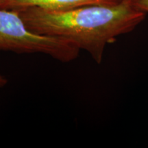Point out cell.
Wrapping results in <instances>:
<instances>
[{"label":"cell","mask_w":148,"mask_h":148,"mask_svg":"<svg viewBox=\"0 0 148 148\" xmlns=\"http://www.w3.org/2000/svg\"><path fill=\"white\" fill-rule=\"evenodd\" d=\"M133 6L141 12H148V0H130Z\"/></svg>","instance_id":"cell-4"},{"label":"cell","mask_w":148,"mask_h":148,"mask_svg":"<svg viewBox=\"0 0 148 148\" xmlns=\"http://www.w3.org/2000/svg\"><path fill=\"white\" fill-rule=\"evenodd\" d=\"M27 27L38 34L64 38L101 63L107 44L132 32L146 13L130 0L115 4L87 5L66 10L27 8L17 10Z\"/></svg>","instance_id":"cell-1"},{"label":"cell","mask_w":148,"mask_h":148,"mask_svg":"<svg viewBox=\"0 0 148 148\" xmlns=\"http://www.w3.org/2000/svg\"><path fill=\"white\" fill-rule=\"evenodd\" d=\"M0 50L18 53H40L63 62L75 60L79 49L64 38L29 29L15 10L0 8Z\"/></svg>","instance_id":"cell-2"},{"label":"cell","mask_w":148,"mask_h":148,"mask_svg":"<svg viewBox=\"0 0 148 148\" xmlns=\"http://www.w3.org/2000/svg\"><path fill=\"white\" fill-rule=\"evenodd\" d=\"M8 0H0V8H4L5 4Z\"/></svg>","instance_id":"cell-6"},{"label":"cell","mask_w":148,"mask_h":148,"mask_svg":"<svg viewBox=\"0 0 148 148\" xmlns=\"http://www.w3.org/2000/svg\"><path fill=\"white\" fill-rule=\"evenodd\" d=\"M8 83V80L2 75H0V87H3Z\"/></svg>","instance_id":"cell-5"},{"label":"cell","mask_w":148,"mask_h":148,"mask_svg":"<svg viewBox=\"0 0 148 148\" xmlns=\"http://www.w3.org/2000/svg\"><path fill=\"white\" fill-rule=\"evenodd\" d=\"M121 0H8L3 9L20 10L40 8L47 10H66L87 5L115 4Z\"/></svg>","instance_id":"cell-3"}]
</instances>
